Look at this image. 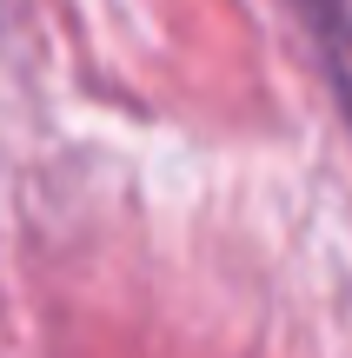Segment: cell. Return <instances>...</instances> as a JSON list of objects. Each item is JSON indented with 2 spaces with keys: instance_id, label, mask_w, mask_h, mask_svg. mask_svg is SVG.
Segmentation results:
<instances>
[{
  "instance_id": "6da1fadb",
  "label": "cell",
  "mask_w": 352,
  "mask_h": 358,
  "mask_svg": "<svg viewBox=\"0 0 352 358\" xmlns=\"http://www.w3.org/2000/svg\"><path fill=\"white\" fill-rule=\"evenodd\" d=\"M300 13H306V27L319 34V47H326L339 87L352 93V0H300Z\"/></svg>"
}]
</instances>
